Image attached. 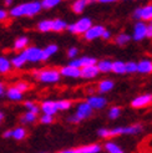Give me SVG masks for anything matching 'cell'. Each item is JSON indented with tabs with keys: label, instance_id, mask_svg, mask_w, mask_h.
Here are the masks:
<instances>
[{
	"label": "cell",
	"instance_id": "cell-24",
	"mask_svg": "<svg viewBox=\"0 0 152 153\" xmlns=\"http://www.w3.org/2000/svg\"><path fill=\"white\" fill-rule=\"evenodd\" d=\"M25 62H26V60H25L24 56H22V53H20V55H18V56H14L11 59V65L14 67H16V68H21Z\"/></svg>",
	"mask_w": 152,
	"mask_h": 153
},
{
	"label": "cell",
	"instance_id": "cell-49",
	"mask_svg": "<svg viewBox=\"0 0 152 153\" xmlns=\"http://www.w3.org/2000/svg\"><path fill=\"white\" fill-rule=\"evenodd\" d=\"M13 4V0H5V5H11Z\"/></svg>",
	"mask_w": 152,
	"mask_h": 153
},
{
	"label": "cell",
	"instance_id": "cell-42",
	"mask_svg": "<svg viewBox=\"0 0 152 153\" xmlns=\"http://www.w3.org/2000/svg\"><path fill=\"white\" fill-rule=\"evenodd\" d=\"M70 66H74V67H81V62H80V59H75L74 57V60L72 61H70V64H69Z\"/></svg>",
	"mask_w": 152,
	"mask_h": 153
},
{
	"label": "cell",
	"instance_id": "cell-9",
	"mask_svg": "<svg viewBox=\"0 0 152 153\" xmlns=\"http://www.w3.org/2000/svg\"><path fill=\"white\" fill-rule=\"evenodd\" d=\"M151 103H152V95H141L137 96L131 102V106L135 107V108H143V107H146Z\"/></svg>",
	"mask_w": 152,
	"mask_h": 153
},
{
	"label": "cell",
	"instance_id": "cell-43",
	"mask_svg": "<svg viewBox=\"0 0 152 153\" xmlns=\"http://www.w3.org/2000/svg\"><path fill=\"white\" fill-rule=\"evenodd\" d=\"M6 18H7V11H5V10H3V9H0V21L6 20Z\"/></svg>",
	"mask_w": 152,
	"mask_h": 153
},
{
	"label": "cell",
	"instance_id": "cell-15",
	"mask_svg": "<svg viewBox=\"0 0 152 153\" xmlns=\"http://www.w3.org/2000/svg\"><path fill=\"white\" fill-rule=\"evenodd\" d=\"M57 50H59V48H57V45H55V44H51V45H49V46H46V48L42 50L41 61H46V60H49L50 56H52L54 53L57 52Z\"/></svg>",
	"mask_w": 152,
	"mask_h": 153
},
{
	"label": "cell",
	"instance_id": "cell-33",
	"mask_svg": "<svg viewBox=\"0 0 152 153\" xmlns=\"http://www.w3.org/2000/svg\"><path fill=\"white\" fill-rule=\"evenodd\" d=\"M56 102V107L57 111H66L71 107V102L67 100H61V101H55Z\"/></svg>",
	"mask_w": 152,
	"mask_h": 153
},
{
	"label": "cell",
	"instance_id": "cell-23",
	"mask_svg": "<svg viewBox=\"0 0 152 153\" xmlns=\"http://www.w3.org/2000/svg\"><path fill=\"white\" fill-rule=\"evenodd\" d=\"M28 44H29V39H28V37H25V36L18 37V39L14 41V49L21 51V50H24L28 46Z\"/></svg>",
	"mask_w": 152,
	"mask_h": 153
},
{
	"label": "cell",
	"instance_id": "cell-21",
	"mask_svg": "<svg viewBox=\"0 0 152 153\" xmlns=\"http://www.w3.org/2000/svg\"><path fill=\"white\" fill-rule=\"evenodd\" d=\"M142 129V126L140 125H133L128 127H121V133L122 134H136Z\"/></svg>",
	"mask_w": 152,
	"mask_h": 153
},
{
	"label": "cell",
	"instance_id": "cell-18",
	"mask_svg": "<svg viewBox=\"0 0 152 153\" xmlns=\"http://www.w3.org/2000/svg\"><path fill=\"white\" fill-rule=\"evenodd\" d=\"M112 88H113V81H111V80H104L97 85V91L101 94L109 92Z\"/></svg>",
	"mask_w": 152,
	"mask_h": 153
},
{
	"label": "cell",
	"instance_id": "cell-28",
	"mask_svg": "<svg viewBox=\"0 0 152 153\" xmlns=\"http://www.w3.org/2000/svg\"><path fill=\"white\" fill-rule=\"evenodd\" d=\"M10 61L6 57H0V74H6L10 70Z\"/></svg>",
	"mask_w": 152,
	"mask_h": 153
},
{
	"label": "cell",
	"instance_id": "cell-32",
	"mask_svg": "<svg viewBox=\"0 0 152 153\" xmlns=\"http://www.w3.org/2000/svg\"><path fill=\"white\" fill-rule=\"evenodd\" d=\"M60 3H61V0H42L41 6L44 9H52V7H55Z\"/></svg>",
	"mask_w": 152,
	"mask_h": 153
},
{
	"label": "cell",
	"instance_id": "cell-51",
	"mask_svg": "<svg viewBox=\"0 0 152 153\" xmlns=\"http://www.w3.org/2000/svg\"><path fill=\"white\" fill-rule=\"evenodd\" d=\"M151 21H152V20H151ZM151 24H152V22H151Z\"/></svg>",
	"mask_w": 152,
	"mask_h": 153
},
{
	"label": "cell",
	"instance_id": "cell-10",
	"mask_svg": "<svg viewBox=\"0 0 152 153\" xmlns=\"http://www.w3.org/2000/svg\"><path fill=\"white\" fill-rule=\"evenodd\" d=\"M80 76L83 79H94L97 76V74L100 72L96 65H87V66H82L80 67Z\"/></svg>",
	"mask_w": 152,
	"mask_h": 153
},
{
	"label": "cell",
	"instance_id": "cell-37",
	"mask_svg": "<svg viewBox=\"0 0 152 153\" xmlns=\"http://www.w3.org/2000/svg\"><path fill=\"white\" fill-rule=\"evenodd\" d=\"M40 121L42 122V123H45V125H49V123H51V122L54 121V116H52V114L44 113L41 116V118H40Z\"/></svg>",
	"mask_w": 152,
	"mask_h": 153
},
{
	"label": "cell",
	"instance_id": "cell-30",
	"mask_svg": "<svg viewBox=\"0 0 152 153\" xmlns=\"http://www.w3.org/2000/svg\"><path fill=\"white\" fill-rule=\"evenodd\" d=\"M130 40H131L130 35H127V34L122 33V34H120V35H117V36H116L115 42H116L117 45H120V46H124V45L128 44V41H130Z\"/></svg>",
	"mask_w": 152,
	"mask_h": 153
},
{
	"label": "cell",
	"instance_id": "cell-39",
	"mask_svg": "<svg viewBox=\"0 0 152 153\" xmlns=\"http://www.w3.org/2000/svg\"><path fill=\"white\" fill-rule=\"evenodd\" d=\"M15 86H16V87L21 91V92H24V91H28V88H29V83H26L25 81H19Z\"/></svg>",
	"mask_w": 152,
	"mask_h": 153
},
{
	"label": "cell",
	"instance_id": "cell-20",
	"mask_svg": "<svg viewBox=\"0 0 152 153\" xmlns=\"http://www.w3.org/2000/svg\"><path fill=\"white\" fill-rule=\"evenodd\" d=\"M96 66L98 68V71H101V72H111V70H112V62L110 60L98 61Z\"/></svg>",
	"mask_w": 152,
	"mask_h": 153
},
{
	"label": "cell",
	"instance_id": "cell-5",
	"mask_svg": "<svg viewBox=\"0 0 152 153\" xmlns=\"http://www.w3.org/2000/svg\"><path fill=\"white\" fill-rule=\"evenodd\" d=\"M21 53L28 62H37V61H41L42 50L39 48H35V46H30V48L26 46L24 50H22Z\"/></svg>",
	"mask_w": 152,
	"mask_h": 153
},
{
	"label": "cell",
	"instance_id": "cell-46",
	"mask_svg": "<svg viewBox=\"0 0 152 153\" xmlns=\"http://www.w3.org/2000/svg\"><path fill=\"white\" fill-rule=\"evenodd\" d=\"M3 137L4 138H10V137H13V131H5L3 133Z\"/></svg>",
	"mask_w": 152,
	"mask_h": 153
},
{
	"label": "cell",
	"instance_id": "cell-26",
	"mask_svg": "<svg viewBox=\"0 0 152 153\" xmlns=\"http://www.w3.org/2000/svg\"><path fill=\"white\" fill-rule=\"evenodd\" d=\"M51 25H52L51 20H42L37 24V30L41 31V33H48L51 30Z\"/></svg>",
	"mask_w": 152,
	"mask_h": 153
},
{
	"label": "cell",
	"instance_id": "cell-50",
	"mask_svg": "<svg viewBox=\"0 0 152 153\" xmlns=\"http://www.w3.org/2000/svg\"><path fill=\"white\" fill-rule=\"evenodd\" d=\"M3 118H4V114L0 112V123H1V121H3Z\"/></svg>",
	"mask_w": 152,
	"mask_h": 153
},
{
	"label": "cell",
	"instance_id": "cell-36",
	"mask_svg": "<svg viewBox=\"0 0 152 153\" xmlns=\"http://www.w3.org/2000/svg\"><path fill=\"white\" fill-rule=\"evenodd\" d=\"M125 68H126V72L128 74H132L137 71V64L133 62V61H130V62L125 64Z\"/></svg>",
	"mask_w": 152,
	"mask_h": 153
},
{
	"label": "cell",
	"instance_id": "cell-48",
	"mask_svg": "<svg viewBox=\"0 0 152 153\" xmlns=\"http://www.w3.org/2000/svg\"><path fill=\"white\" fill-rule=\"evenodd\" d=\"M3 94H4V85L0 82V96H1Z\"/></svg>",
	"mask_w": 152,
	"mask_h": 153
},
{
	"label": "cell",
	"instance_id": "cell-44",
	"mask_svg": "<svg viewBox=\"0 0 152 153\" xmlns=\"http://www.w3.org/2000/svg\"><path fill=\"white\" fill-rule=\"evenodd\" d=\"M101 37H102L104 40H109L110 37H111V33H110V31H107V30H104V33H102Z\"/></svg>",
	"mask_w": 152,
	"mask_h": 153
},
{
	"label": "cell",
	"instance_id": "cell-2",
	"mask_svg": "<svg viewBox=\"0 0 152 153\" xmlns=\"http://www.w3.org/2000/svg\"><path fill=\"white\" fill-rule=\"evenodd\" d=\"M34 77L44 83H55L60 80V71L55 68H46V70H39L34 72Z\"/></svg>",
	"mask_w": 152,
	"mask_h": 153
},
{
	"label": "cell",
	"instance_id": "cell-16",
	"mask_svg": "<svg viewBox=\"0 0 152 153\" xmlns=\"http://www.w3.org/2000/svg\"><path fill=\"white\" fill-rule=\"evenodd\" d=\"M137 71L141 74H151L152 72V61L151 60H142L137 64Z\"/></svg>",
	"mask_w": 152,
	"mask_h": 153
},
{
	"label": "cell",
	"instance_id": "cell-25",
	"mask_svg": "<svg viewBox=\"0 0 152 153\" xmlns=\"http://www.w3.org/2000/svg\"><path fill=\"white\" fill-rule=\"evenodd\" d=\"M112 72L115 74H125L126 72V68H125V62L122 61H115L112 62Z\"/></svg>",
	"mask_w": 152,
	"mask_h": 153
},
{
	"label": "cell",
	"instance_id": "cell-40",
	"mask_svg": "<svg viewBox=\"0 0 152 153\" xmlns=\"http://www.w3.org/2000/svg\"><path fill=\"white\" fill-rule=\"evenodd\" d=\"M77 49L76 48H70L69 49V51H67V56H69L70 59H74V57H76V55H77Z\"/></svg>",
	"mask_w": 152,
	"mask_h": 153
},
{
	"label": "cell",
	"instance_id": "cell-41",
	"mask_svg": "<svg viewBox=\"0 0 152 153\" xmlns=\"http://www.w3.org/2000/svg\"><path fill=\"white\" fill-rule=\"evenodd\" d=\"M98 136L102 137V138H109V129H106V128H101V129H98Z\"/></svg>",
	"mask_w": 152,
	"mask_h": 153
},
{
	"label": "cell",
	"instance_id": "cell-38",
	"mask_svg": "<svg viewBox=\"0 0 152 153\" xmlns=\"http://www.w3.org/2000/svg\"><path fill=\"white\" fill-rule=\"evenodd\" d=\"M25 107L29 110V111H31V112H34V113H37L39 112V107H37L34 102H31V101H28V102H25Z\"/></svg>",
	"mask_w": 152,
	"mask_h": 153
},
{
	"label": "cell",
	"instance_id": "cell-34",
	"mask_svg": "<svg viewBox=\"0 0 152 153\" xmlns=\"http://www.w3.org/2000/svg\"><path fill=\"white\" fill-rule=\"evenodd\" d=\"M80 62H81V67H82V66H87V65H96L97 60L94 59V57L85 56V57H81L80 59Z\"/></svg>",
	"mask_w": 152,
	"mask_h": 153
},
{
	"label": "cell",
	"instance_id": "cell-4",
	"mask_svg": "<svg viewBox=\"0 0 152 153\" xmlns=\"http://www.w3.org/2000/svg\"><path fill=\"white\" fill-rule=\"evenodd\" d=\"M91 24H92V21H91V19L89 18H82L80 19L77 22H75V24H71V25H67V30H69L70 33L72 34H77V35H83L85 34L89 27L91 26Z\"/></svg>",
	"mask_w": 152,
	"mask_h": 153
},
{
	"label": "cell",
	"instance_id": "cell-45",
	"mask_svg": "<svg viewBox=\"0 0 152 153\" xmlns=\"http://www.w3.org/2000/svg\"><path fill=\"white\" fill-rule=\"evenodd\" d=\"M146 37H152V24L146 27Z\"/></svg>",
	"mask_w": 152,
	"mask_h": 153
},
{
	"label": "cell",
	"instance_id": "cell-11",
	"mask_svg": "<svg viewBox=\"0 0 152 153\" xmlns=\"http://www.w3.org/2000/svg\"><path fill=\"white\" fill-rule=\"evenodd\" d=\"M146 27L147 25L145 24V22H142V21H139L137 24L135 25V29H133V40L135 41H141L143 40L146 37Z\"/></svg>",
	"mask_w": 152,
	"mask_h": 153
},
{
	"label": "cell",
	"instance_id": "cell-8",
	"mask_svg": "<svg viewBox=\"0 0 152 153\" xmlns=\"http://www.w3.org/2000/svg\"><path fill=\"white\" fill-rule=\"evenodd\" d=\"M100 146L98 144H87V146H82L75 149H65L64 153H97L100 152Z\"/></svg>",
	"mask_w": 152,
	"mask_h": 153
},
{
	"label": "cell",
	"instance_id": "cell-31",
	"mask_svg": "<svg viewBox=\"0 0 152 153\" xmlns=\"http://www.w3.org/2000/svg\"><path fill=\"white\" fill-rule=\"evenodd\" d=\"M36 120V113H34V112H31V111H29V112H26L24 116L21 117V122L22 123H31V122H34Z\"/></svg>",
	"mask_w": 152,
	"mask_h": 153
},
{
	"label": "cell",
	"instance_id": "cell-22",
	"mask_svg": "<svg viewBox=\"0 0 152 153\" xmlns=\"http://www.w3.org/2000/svg\"><path fill=\"white\" fill-rule=\"evenodd\" d=\"M87 3H90L89 0H76V1L72 4V11L76 14H80L83 11V9L86 7Z\"/></svg>",
	"mask_w": 152,
	"mask_h": 153
},
{
	"label": "cell",
	"instance_id": "cell-3",
	"mask_svg": "<svg viewBox=\"0 0 152 153\" xmlns=\"http://www.w3.org/2000/svg\"><path fill=\"white\" fill-rule=\"evenodd\" d=\"M92 110H94V108L89 105V102H82V103H80V105L77 106L75 114L70 116L69 118H67V121L71 122V123H79L80 121L90 117L91 114H92Z\"/></svg>",
	"mask_w": 152,
	"mask_h": 153
},
{
	"label": "cell",
	"instance_id": "cell-19",
	"mask_svg": "<svg viewBox=\"0 0 152 153\" xmlns=\"http://www.w3.org/2000/svg\"><path fill=\"white\" fill-rule=\"evenodd\" d=\"M66 27H67L66 21H64V20H61V19H55V20H52V25H51V30H52V31L60 33V31H64Z\"/></svg>",
	"mask_w": 152,
	"mask_h": 153
},
{
	"label": "cell",
	"instance_id": "cell-47",
	"mask_svg": "<svg viewBox=\"0 0 152 153\" xmlns=\"http://www.w3.org/2000/svg\"><path fill=\"white\" fill-rule=\"evenodd\" d=\"M100 3H113V1H117V0H97Z\"/></svg>",
	"mask_w": 152,
	"mask_h": 153
},
{
	"label": "cell",
	"instance_id": "cell-1",
	"mask_svg": "<svg viewBox=\"0 0 152 153\" xmlns=\"http://www.w3.org/2000/svg\"><path fill=\"white\" fill-rule=\"evenodd\" d=\"M41 3L39 1H31V3H25L14 6L10 10V15L14 18H20V16H34L41 10Z\"/></svg>",
	"mask_w": 152,
	"mask_h": 153
},
{
	"label": "cell",
	"instance_id": "cell-12",
	"mask_svg": "<svg viewBox=\"0 0 152 153\" xmlns=\"http://www.w3.org/2000/svg\"><path fill=\"white\" fill-rule=\"evenodd\" d=\"M87 102L92 108H96V110L105 108L106 105H107V100L101 96H91L87 98Z\"/></svg>",
	"mask_w": 152,
	"mask_h": 153
},
{
	"label": "cell",
	"instance_id": "cell-27",
	"mask_svg": "<svg viewBox=\"0 0 152 153\" xmlns=\"http://www.w3.org/2000/svg\"><path fill=\"white\" fill-rule=\"evenodd\" d=\"M26 137V131L22 127H18L13 131V138H15L16 141H22Z\"/></svg>",
	"mask_w": 152,
	"mask_h": 153
},
{
	"label": "cell",
	"instance_id": "cell-6",
	"mask_svg": "<svg viewBox=\"0 0 152 153\" xmlns=\"http://www.w3.org/2000/svg\"><path fill=\"white\" fill-rule=\"evenodd\" d=\"M104 30H105V27L101 25H95V26L91 25L87 31L83 34V37H85V40H87V41H92V40L97 39V37H101Z\"/></svg>",
	"mask_w": 152,
	"mask_h": 153
},
{
	"label": "cell",
	"instance_id": "cell-17",
	"mask_svg": "<svg viewBox=\"0 0 152 153\" xmlns=\"http://www.w3.org/2000/svg\"><path fill=\"white\" fill-rule=\"evenodd\" d=\"M6 95H7V97H9L11 101H19V100H21V97H22V92L16 86L10 87L9 90H7Z\"/></svg>",
	"mask_w": 152,
	"mask_h": 153
},
{
	"label": "cell",
	"instance_id": "cell-14",
	"mask_svg": "<svg viewBox=\"0 0 152 153\" xmlns=\"http://www.w3.org/2000/svg\"><path fill=\"white\" fill-rule=\"evenodd\" d=\"M41 111L44 113L48 114H54L57 112V107H56V102L55 101H45L41 103Z\"/></svg>",
	"mask_w": 152,
	"mask_h": 153
},
{
	"label": "cell",
	"instance_id": "cell-35",
	"mask_svg": "<svg viewBox=\"0 0 152 153\" xmlns=\"http://www.w3.org/2000/svg\"><path fill=\"white\" fill-rule=\"evenodd\" d=\"M120 114H121V108L120 107H112V108L110 110V112H109V117L111 120H116V118H118Z\"/></svg>",
	"mask_w": 152,
	"mask_h": 153
},
{
	"label": "cell",
	"instance_id": "cell-13",
	"mask_svg": "<svg viewBox=\"0 0 152 153\" xmlns=\"http://www.w3.org/2000/svg\"><path fill=\"white\" fill-rule=\"evenodd\" d=\"M80 68L79 67H74V66H70L67 65L65 67H63L60 70V75L65 76V77H72V79H76V77H80Z\"/></svg>",
	"mask_w": 152,
	"mask_h": 153
},
{
	"label": "cell",
	"instance_id": "cell-7",
	"mask_svg": "<svg viewBox=\"0 0 152 153\" xmlns=\"http://www.w3.org/2000/svg\"><path fill=\"white\" fill-rule=\"evenodd\" d=\"M133 16L139 20H152V5H146L136 9Z\"/></svg>",
	"mask_w": 152,
	"mask_h": 153
},
{
	"label": "cell",
	"instance_id": "cell-29",
	"mask_svg": "<svg viewBox=\"0 0 152 153\" xmlns=\"http://www.w3.org/2000/svg\"><path fill=\"white\" fill-rule=\"evenodd\" d=\"M105 149L109 153H122V152H124L122 149H121L120 146H117V144L113 143V142L106 143V144H105Z\"/></svg>",
	"mask_w": 152,
	"mask_h": 153
}]
</instances>
